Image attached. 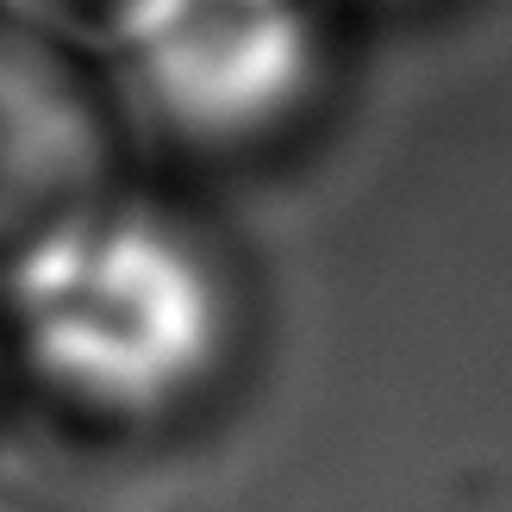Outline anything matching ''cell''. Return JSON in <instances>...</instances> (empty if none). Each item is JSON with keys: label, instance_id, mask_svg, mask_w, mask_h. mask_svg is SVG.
Returning a JSON list of instances; mask_svg holds the SVG:
<instances>
[{"label": "cell", "instance_id": "6da1fadb", "mask_svg": "<svg viewBox=\"0 0 512 512\" xmlns=\"http://www.w3.org/2000/svg\"><path fill=\"white\" fill-rule=\"evenodd\" d=\"M188 475L169 363L75 325L0 338V512H175Z\"/></svg>", "mask_w": 512, "mask_h": 512}, {"label": "cell", "instance_id": "7a4b0ae2", "mask_svg": "<svg viewBox=\"0 0 512 512\" xmlns=\"http://www.w3.org/2000/svg\"><path fill=\"white\" fill-rule=\"evenodd\" d=\"M113 188V125L75 57L0 19V288H25L94 225Z\"/></svg>", "mask_w": 512, "mask_h": 512}]
</instances>
